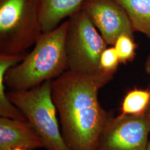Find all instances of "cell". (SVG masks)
<instances>
[{"label":"cell","instance_id":"obj_1","mask_svg":"<svg viewBox=\"0 0 150 150\" xmlns=\"http://www.w3.org/2000/svg\"><path fill=\"white\" fill-rule=\"evenodd\" d=\"M113 76L67 70L51 81L52 97L59 113L62 134L70 150H96L108 120L98 93Z\"/></svg>","mask_w":150,"mask_h":150},{"label":"cell","instance_id":"obj_2","mask_svg":"<svg viewBox=\"0 0 150 150\" xmlns=\"http://www.w3.org/2000/svg\"><path fill=\"white\" fill-rule=\"evenodd\" d=\"M68 20L50 31L44 32L32 51L8 69L5 85L11 91H26L47 81H52L68 70L65 39Z\"/></svg>","mask_w":150,"mask_h":150},{"label":"cell","instance_id":"obj_3","mask_svg":"<svg viewBox=\"0 0 150 150\" xmlns=\"http://www.w3.org/2000/svg\"><path fill=\"white\" fill-rule=\"evenodd\" d=\"M38 0H0V55L25 56L43 32Z\"/></svg>","mask_w":150,"mask_h":150},{"label":"cell","instance_id":"obj_4","mask_svg":"<svg viewBox=\"0 0 150 150\" xmlns=\"http://www.w3.org/2000/svg\"><path fill=\"white\" fill-rule=\"evenodd\" d=\"M51 81L26 91L6 92L8 100L24 115L42 139L47 150H70L59 129L57 108L51 93Z\"/></svg>","mask_w":150,"mask_h":150},{"label":"cell","instance_id":"obj_5","mask_svg":"<svg viewBox=\"0 0 150 150\" xmlns=\"http://www.w3.org/2000/svg\"><path fill=\"white\" fill-rule=\"evenodd\" d=\"M68 21L65 39L68 70L85 74L102 72L100 59L107 43L83 10Z\"/></svg>","mask_w":150,"mask_h":150},{"label":"cell","instance_id":"obj_6","mask_svg":"<svg viewBox=\"0 0 150 150\" xmlns=\"http://www.w3.org/2000/svg\"><path fill=\"white\" fill-rule=\"evenodd\" d=\"M150 131L145 115L108 118L96 150H146Z\"/></svg>","mask_w":150,"mask_h":150},{"label":"cell","instance_id":"obj_7","mask_svg":"<svg viewBox=\"0 0 150 150\" xmlns=\"http://www.w3.org/2000/svg\"><path fill=\"white\" fill-rule=\"evenodd\" d=\"M82 10L107 45H114L122 34L134 38V28L123 7L115 0H88Z\"/></svg>","mask_w":150,"mask_h":150},{"label":"cell","instance_id":"obj_8","mask_svg":"<svg viewBox=\"0 0 150 150\" xmlns=\"http://www.w3.org/2000/svg\"><path fill=\"white\" fill-rule=\"evenodd\" d=\"M17 147L33 150L45 147V145L27 121L1 117L0 150H10Z\"/></svg>","mask_w":150,"mask_h":150},{"label":"cell","instance_id":"obj_9","mask_svg":"<svg viewBox=\"0 0 150 150\" xmlns=\"http://www.w3.org/2000/svg\"><path fill=\"white\" fill-rule=\"evenodd\" d=\"M88 0H38V16L43 33L53 30L64 18L81 11Z\"/></svg>","mask_w":150,"mask_h":150},{"label":"cell","instance_id":"obj_10","mask_svg":"<svg viewBox=\"0 0 150 150\" xmlns=\"http://www.w3.org/2000/svg\"><path fill=\"white\" fill-rule=\"evenodd\" d=\"M25 56L0 55V116L2 117L27 121L21 111L8 100L5 92L6 72L11 67L20 62Z\"/></svg>","mask_w":150,"mask_h":150},{"label":"cell","instance_id":"obj_11","mask_svg":"<svg viewBox=\"0 0 150 150\" xmlns=\"http://www.w3.org/2000/svg\"><path fill=\"white\" fill-rule=\"evenodd\" d=\"M129 16L134 31L150 38V0H115Z\"/></svg>","mask_w":150,"mask_h":150},{"label":"cell","instance_id":"obj_12","mask_svg":"<svg viewBox=\"0 0 150 150\" xmlns=\"http://www.w3.org/2000/svg\"><path fill=\"white\" fill-rule=\"evenodd\" d=\"M150 105V91L134 88L128 92L121 105L122 115H145Z\"/></svg>","mask_w":150,"mask_h":150},{"label":"cell","instance_id":"obj_13","mask_svg":"<svg viewBox=\"0 0 150 150\" xmlns=\"http://www.w3.org/2000/svg\"><path fill=\"white\" fill-rule=\"evenodd\" d=\"M113 46L118 54L120 63L126 64L134 59L136 48L134 38L126 34H122L117 38Z\"/></svg>","mask_w":150,"mask_h":150},{"label":"cell","instance_id":"obj_14","mask_svg":"<svg viewBox=\"0 0 150 150\" xmlns=\"http://www.w3.org/2000/svg\"><path fill=\"white\" fill-rule=\"evenodd\" d=\"M120 63L117 53L114 47L106 48L101 55L100 67L102 72L113 75Z\"/></svg>","mask_w":150,"mask_h":150},{"label":"cell","instance_id":"obj_15","mask_svg":"<svg viewBox=\"0 0 150 150\" xmlns=\"http://www.w3.org/2000/svg\"><path fill=\"white\" fill-rule=\"evenodd\" d=\"M145 116H146V117L148 122H149L150 126V105L148 108L146 112L145 113Z\"/></svg>","mask_w":150,"mask_h":150},{"label":"cell","instance_id":"obj_16","mask_svg":"<svg viewBox=\"0 0 150 150\" xmlns=\"http://www.w3.org/2000/svg\"><path fill=\"white\" fill-rule=\"evenodd\" d=\"M146 70L147 71V72L150 74V55L149 59H147L146 66Z\"/></svg>","mask_w":150,"mask_h":150},{"label":"cell","instance_id":"obj_17","mask_svg":"<svg viewBox=\"0 0 150 150\" xmlns=\"http://www.w3.org/2000/svg\"><path fill=\"white\" fill-rule=\"evenodd\" d=\"M10 150H27L25 149H23V148H20V147H17V148H15V149H11Z\"/></svg>","mask_w":150,"mask_h":150},{"label":"cell","instance_id":"obj_18","mask_svg":"<svg viewBox=\"0 0 150 150\" xmlns=\"http://www.w3.org/2000/svg\"><path fill=\"white\" fill-rule=\"evenodd\" d=\"M150 150V141L148 143L147 147V150Z\"/></svg>","mask_w":150,"mask_h":150}]
</instances>
